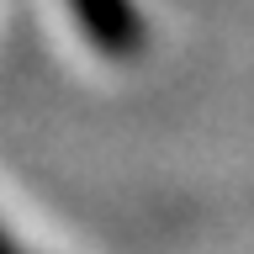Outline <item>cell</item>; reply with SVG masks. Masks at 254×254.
I'll return each mask as SVG.
<instances>
[{"label": "cell", "instance_id": "cell-1", "mask_svg": "<svg viewBox=\"0 0 254 254\" xmlns=\"http://www.w3.org/2000/svg\"><path fill=\"white\" fill-rule=\"evenodd\" d=\"M0 254H21V249H16V244H11V238H5V233H0Z\"/></svg>", "mask_w": 254, "mask_h": 254}]
</instances>
